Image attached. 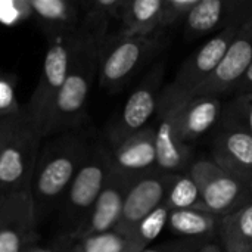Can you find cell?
<instances>
[{
  "label": "cell",
  "instance_id": "obj_7",
  "mask_svg": "<svg viewBox=\"0 0 252 252\" xmlns=\"http://www.w3.org/2000/svg\"><path fill=\"white\" fill-rule=\"evenodd\" d=\"M241 25L230 27L213 35L202 47H199L179 69L170 90L180 99L188 97L195 89L205 83L223 61L230 43L238 34Z\"/></svg>",
  "mask_w": 252,
  "mask_h": 252
},
{
  "label": "cell",
  "instance_id": "obj_20",
  "mask_svg": "<svg viewBox=\"0 0 252 252\" xmlns=\"http://www.w3.org/2000/svg\"><path fill=\"white\" fill-rule=\"evenodd\" d=\"M162 6H164V0L126 1L121 13L126 25V34H131V35L159 34Z\"/></svg>",
  "mask_w": 252,
  "mask_h": 252
},
{
  "label": "cell",
  "instance_id": "obj_22",
  "mask_svg": "<svg viewBox=\"0 0 252 252\" xmlns=\"http://www.w3.org/2000/svg\"><path fill=\"white\" fill-rule=\"evenodd\" d=\"M69 72V52L62 44L52 46L44 56L43 84L58 94Z\"/></svg>",
  "mask_w": 252,
  "mask_h": 252
},
{
  "label": "cell",
  "instance_id": "obj_23",
  "mask_svg": "<svg viewBox=\"0 0 252 252\" xmlns=\"http://www.w3.org/2000/svg\"><path fill=\"white\" fill-rule=\"evenodd\" d=\"M170 210L165 204L158 207L154 213H151L134 230L133 236L130 238V247L131 252H140L146 248V245L154 241L162 229L167 226Z\"/></svg>",
  "mask_w": 252,
  "mask_h": 252
},
{
  "label": "cell",
  "instance_id": "obj_30",
  "mask_svg": "<svg viewBox=\"0 0 252 252\" xmlns=\"http://www.w3.org/2000/svg\"><path fill=\"white\" fill-rule=\"evenodd\" d=\"M15 12V4L13 3H7V1H0V21L6 22V24H10L15 21V18L18 16L16 13H10Z\"/></svg>",
  "mask_w": 252,
  "mask_h": 252
},
{
  "label": "cell",
  "instance_id": "obj_21",
  "mask_svg": "<svg viewBox=\"0 0 252 252\" xmlns=\"http://www.w3.org/2000/svg\"><path fill=\"white\" fill-rule=\"evenodd\" d=\"M170 211L173 210H186V208H202L199 189L193 177L188 173L177 174L171 183V188L167 193L164 202Z\"/></svg>",
  "mask_w": 252,
  "mask_h": 252
},
{
  "label": "cell",
  "instance_id": "obj_1",
  "mask_svg": "<svg viewBox=\"0 0 252 252\" xmlns=\"http://www.w3.org/2000/svg\"><path fill=\"white\" fill-rule=\"evenodd\" d=\"M38 130L16 124L0 131V198L30 192L37 162Z\"/></svg>",
  "mask_w": 252,
  "mask_h": 252
},
{
  "label": "cell",
  "instance_id": "obj_10",
  "mask_svg": "<svg viewBox=\"0 0 252 252\" xmlns=\"http://www.w3.org/2000/svg\"><path fill=\"white\" fill-rule=\"evenodd\" d=\"M162 47L159 34L124 37L112 47L102 62V83L109 86L123 84L148 58Z\"/></svg>",
  "mask_w": 252,
  "mask_h": 252
},
{
  "label": "cell",
  "instance_id": "obj_19",
  "mask_svg": "<svg viewBox=\"0 0 252 252\" xmlns=\"http://www.w3.org/2000/svg\"><path fill=\"white\" fill-rule=\"evenodd\" d=\"M220 219L201 208L173 210L168 214V229L186 239H210L219 233Z\"/></svg>",
  "mask_w": 252,
  "mask_h": 252
},
{
  "label": "cell",
  "instance_id": "obj_24",
  "mask_svg": "<svg viewBox=\"0 0 252 252\" xmlns=\"http://www.w3.org/2000/svg\"><path fill=\"white\" fill-rule=\"evenodd\" d=\"M69 252H131L130 239L118 232L90 235L71 247Z\"/></svg>",
  "mask_w": 252,
  "mask_h": 252
},
{
  "label": "cell",
  "instance_id": "obj_13",
  "mask_svg": "<svg viewBox=\"0 0 252 252\" xmlns=\"http://www.w3.org/2000/svg\"><path fill=\"white\" fill-rule=\"evenodd\" d=\"M111 167L133 180L157 170L155 130L148 127L123 140L114 154Z\"/></svg>",
  "mask_w": 252,
  "mask_h": 252
},
{
  "label": "cell",
  "instance_id": "obj_25",
  "mask_svg": "<svg viewBox=\"0 0 252 252\" xmlns=\"http://www.w3.org/2000/svg\"><path fill=\"white\" fill-rule=\"evenodd\" d=\"M221 117L244 128L252 137V92L235 94L232 102L223 108Z\"/></svg>",
  "mask_w": 252,
  "mask_h": 252
},
{
  "label": "cell",
  "instance_id": "obj_5",
  "mask_svg": "<svg viewBox=\"0 0 252 252\" xmlns=\"http://www.w3.org/2000/svg\"><path fill=\"white\" fill-rule=\"evenodd\" d=\"M176 176L177 174L164 173L157 168L136 179L126 195L121 220L115 232L130 239L137 226L165 202Z\"/></svg>",
  "mask_w": 252,
  "mask_h": 252
},
{
  "label": "cell",
  "instance_id": "obj_16",
  "mask_svg": "<svg viewBox=\"0 0 252 252\" xmlns=\"http://www.w3.org/2000/svg\"><path fill=\"white\" fill-rule=\"evenodd\" d=\"M162 80V66L155 69V72L145 81L139 89H136L127 99L123 115H121V142L127 137L136 134L145 128V124L154 115L158 108L159 96L158 89ZM120 142V143H121Z\"/></svg>",
  "mask_w": 252,
  "mask_h": 252
},
{
  "label": "cell",
  "instance_id": "obj_12",
  "mask_svg": "<svg viewBox=\"0 0 252 252\" xmlns=\"http://www.w3.org/2000/svg\"><path fill=\"white\" fill-rule=\"evenodd\" d=\"M221 114L223 105L220 97H179L176 106V123L183 143L190 146V143L208 133L220 121Z\"/></svg>",
  "mask_w": 252,
  "mask_h": 252
},
{
  "label": "cell",
  "instance_id": "obj_2",
  "mask_svg": "<svg viewBox=\"0 0 252 252\" xmlns=\"http://www.w3.org/2000/svg\"><path fill=\"white\" fill-rule=\"evenodd\" d=\"M189 174L198 185L202 208L219 219L232 214L252 198L248 185L220 168L213 159L192 162Z\"/></svg>",
  "mask_w": 252,
  "mask_h": 252
},
{
  "label": "cell",
  "instance_id": "obj_4",
  "mask_svg": "<svg viewBox=\"0 0 252 252\" xmlns=\"http://www.w3.org/2000/svg\"><path fill=\"white\" fill-rule=\"evenodd\" d=\"M81 154L74 146H56L49 149V152L41 154L37 158L35 168L31 180L32 193L31 201L32 207L37 204L46 205L49 202L56 201L72 182L75 173L78 171Z\"/></svg>",
  "mask_w": 252,
  "mask_h": 252
},
{
  "label": "cell",
  "instance_id": "obj_11",
  "mask_svg": "<svg viewBox=\"0 0 252 252\" xmlns=\"http://www.w3.org/2000/svg\"><path fill=\"white\" fill-rule=\"evenodd\" d=\"M34 224L30 192L0 198V252H22Z\"/></svg>",
  "mask_w": 252,
  "mask_h": 252
},
{
  "label": "cell",
  "instance_id": "obj_14",
  "mask_svg": "<svg viewBox=\"0 0 252 252\" xmlns=\"http://www.w3.org/2000/svg\"><path fill=\"white\" fill-rule=\"evenodd\" d=\"M134 180L117 171H111L90 214L89 233L102 235L114 232L121 220L126 195Z\"/></svg>",
  "mask_w": 252,
  "mask_h": 252
},
{
  "label": "cell",
  "instance_id": "obj_3",
  "mask_svg": "<svg viewBox=\"0 0 252 252\" xmlns=\"http://www.w3.org/2000/svg\"><path fill=\"white\" fill-rule=\"evenodd\" d=\"M179 97L167 86L158 102V126L155 128L157 168L170 174H183L192 164V148L180 139L176 123Z\"/></svg>",
  "mask_w": 252,
  "mask_h": 252
},
{
  "label": "cell",
  "instance_id": "obj_17",
  "mask_svg": "<svg viewBox=\"0 0 252 252\" xmlns=\"http://www.w3.org/2000/svg\"><path fill=\"white\" fill-rule=\"evenodd\" d=\"M90 69L92 68L83 59H77V62L72 65L65 83L58 90L55 97L53 111L56 112L58 118L71 117L84 106L89 93Z\"/></svg>",
  "mask_w": 252,
  "mask_h": 252
},
{
  "label": "cell",
  "instance_id": "obj_29",
  "mask_svg": "<svg viewBox=\"0 0 252 252\" xmlns=\"http://www.w3.org/2000/svg\"><path fill=\"white\" fill-rule=\"evenodd\" d=\"M248 92H252V63L250 65V68L247 69V72L244 74V77L241 78V81L236 86L233 93L241 94V93H248Z\"/></svg>",
  "mask_w": 252,
  "mask_h": 252
},
{
  "label": "cell",
  "instance_id": "obj_32",
  "mask_svg": "<svg viewBox=\"0 0 252 252\" xmlns=\"http://www.w3.org/2000/svg\"><path fill=\"white\" fill-rule=\"evenodd\" d=\"M248 189H250V193H251V196H252V182L248 185Z\"/></svg>",
  "mask_w": 252,
  "mask_h": 252
},
{
  "label": "cell",
  "instance_id": "obj_9",
  "mask_svg": "<svg viewBox=\"0 0 252 252\" xmlns=\"http://www.w3.org/2000/svg\"><path fill=\"white\" fill-rule=\"evenodd\" d=\"M213 161L245 185L252 182V137L227 118H220L211 142Z\"/></svg>",
  "mask_w": 252,
  "mask_h": 252
},
{
  "label": "cell",
  "instance_id": "obj_27",
  "mask_svg": "<svg viewBox=\"0 0 252 252\" xmlns=\"http://www.w3.org/2000/svg\"><path fill=\"white\" fill-rule=\"evenodd\" d=\"M32 10L44 19L59 21L66 16V3L62 0H32L28 3Z\"/></svg>",
  "mask_w": 252,
  "mask_h": 252
},
{
  "label": "cell",
  "instance_id": "obj_15",
  "mask_svg": "<svg viewBox=\"0 0 252 252\" xmlns=\"http://www.w3.org/2000/svg\"><path fill=\"white\" fill-rule=\"evenodd\" d=\"M111 171L106 162H90L78 168L66 195V213L71 217L81 219L94 205Z\"/></svg>",
  "mask_w": 252,
  "mask_h": 252
},
{
  "label": "cell",
  "instance_id": "obj_18",
  "mask_svg": "<svg viewBox=\"0 0 252 252\" xmlns=\"http://www.w3.org/2000/svg\"><path fill=\"white\" fill-rule=\"evenodd\" d=\"M219 236L224 252H252V198L232 214L220 219Z\"/></svg>",
  "mask_w": 252,
  "mask_h": 252
},
{
  "label": "cell",
  "instance_id": "obj_26",
  "mask_svg": "<svg viewBox=\"0 0 252 252\" xmlns=\"http://www.w3.org/2000/svg\"><path fill=\"white\" fill-rule=\"evenodd\" d=\"M198 0H164L162 6V18H161V31L164 28L173 27L179 22H185L189 12Z\"/></svg>",
  "mask_w": 252,
  "mask_h": 252
},
{
  "label": "cell",
  "instance_id": "obj_6",
  "mask_svg": "<svg viewBox=\"0 0 252 252\" xmlns=\"http://www.w3.org/2000/svg\"><path fill=\"white\" fill-rule=\"evenodd\" d=\"M252 63V18L244 22L230 43L223 61L213 75L188 97H220L235 92L241 78ZM186 99V97H185Z\"/></svg>",
  "mask_w": 252,
  "mask_h": 252
},
{
  "label": "cell",
  "instance_id": "obj_31",
  "mask_svg": "<svg viewBox=\"0 0 252 252\" xmlns=\"http://www.w3.org/2000/svg\"><path fill=\"white\" fill-rule=\"evenodd\" d=\"M196 252H224L219 245H214V244H205L201 250H198Z\"/></svg>",
  "mask_w": 252,
  "mask_h": 252
},
{
  "label": "cell",
  "instance_id": "obj_8",
  "mask_svg": "<svg viewBox=\"0 0 252 252\" xmlns=\"http://www.w3.org/2000/svg\"><path fill=\"white\" fill-rule=\"evenodd\" d=\"M252 18V0H198L185 19V35L196 40L242 25Z\"/></svg>",
  "mask_w": 252,
  "mask_h": 252
},
{
  "label": "cell",
  "instance_id": "obj_28",
  "mask_svg": "<svg viewBox=\"0 0 252 252\" xmlns=\"http://www.w3.org/2000/svg\"><path fill=\"white\" fill-rule=\"evenodd\" d=\"M205 244H207V241H204V239H186L185 238V239L168 242L164 245L145 248L140 252H196L198 250H201Z\"/></svg>",
  "mask_w": 252,
  "mask_h": 252
}]
</instances>
